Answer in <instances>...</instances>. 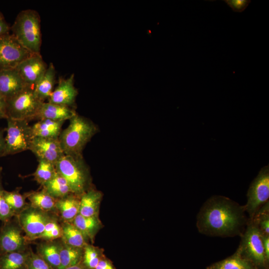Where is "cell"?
I'll return each instance as SVG.
<instances>
[{"label": "cell", "instance_id": "cell-1", "mask_svg": "<svg viewBox=\"0 0 269 269\" xmlns=\"http://www.w3.org/2000/svg\"><path fill=\"white\" fill-rule=\"evenodd\" d=\"M248 219L244 206L227 197L214 195L201 208L196 226L200 233L209 236L241 237Z\"/></svg>", "mask_w": 269, "mask_h": 269}, {"label": "cell", "instance_id": "cell-2", "mask_svg": "<svg viewBox=\"0 0 269 269\" xmlns=\"http://www.w3.org/2000/svg\"><path fill=\"white\" fill-rule=\"evenodd\" d=\"M69 121V125L59 136L61 147L65 154L83 155L84 147L99 129L91 120L77 114Z\"/></svg>", "mask_w": 269, "mask_h": 269}, {"label": "cell", "instance_id": "cell-3", "mask_svg": "<svg viewBox=\"0 0 269 269\" xmlns=\"http://www.w3.org/2000/svg\"><path fill=\"white\" fill-rule=\"evenodd\" d=\"M12 34L32 54H40L41 45L40 17L33 9H25L17 15L10 28Z\"/></svg>", "mask_w": 269, "mask_h": 269}, {"label": "cell", "instance_id": "cell-4", "mask_svg": "<svg viewBox=\"0 0 269 269\" xmlns=\"http://www.w3.org/2000/svg\"><path fill=\"white\" fill-rule=\"evenodd\" d=\"M55 167L67 181L73 194L81 196L91 188L89 168L83 155L65 154L55 164Z\"/></svg>", "mask_w": 269, "mask_h": 269}, {"label": "cell", "instance_id": "cell-5", "mask_svg": "<svg viewBox=\"0 0 269 269\" xmlns=\"http://www.w3.org/2000/svg\"><path fill=\"white\" fill-rule=\"evenodd\" d=\"M241 237L238 248L242 256L258 269H269V261L266 258L261 233L249 219L246 228Z\"/></svg>", "mask_w": 269, "mask_h": 269}, {"label": "cell", "instance_id": "cell-6", "mask_svg": "<svg viewBox=\"0 0 269 269\" xmlns=\"http://www.w3.org/2000/svg\"><path fill=\"white\" fill-rule=\"evenodd\" d=\"M43 102L35 95L33 87L27 86L18 94L6 100L7 118L27 121L36 119Z\"/></svg>", "mask_w": 269, "mask_h": 269}, {"label": "cell", "instance_id": "cell-7", "mask_svg": "<svg viewBox=\"0 0 269 269\" xmlns=\"http://www.w3.org/2000/svg\"><path fill=\"white\" fill-rule=\"evenodd\" d=\"M4 155L29 150L33 138L31 126L28 121L7 118Z\"/></svg>", "mask_w": 269, "mask_h": 269}, {"label": "cell", "instance_id": "cell-8", "mask_svg": "<svg viewBox=\"0 0 269 269\" xmlns=\"http://www.w3.org/2000/svg\"><path fill=\"white\" fill-rule=\"evenodd\" d=\"M247 202L244 205L245 212L251 220L257 210L269 198V167L266 165L260 171L250 184L247 194Z\"/></svg>", "mask_w": 269, "mask_h": 269}, {"label": "cell", "instance_id": "cell-9", "mask_svg": "<svg viewBox=\"0 0 269 269\" xmlns=\"http://www.w3.org/2000/svg\"><path fill=\"white\" fill-rule=\"evenodd\" d=\"M32 54L12 34L0 37V70L15 69Z\"/></svg>", "mask_w": 269, "mask_h": 269}, {"label": "cell", "instance_id": "cell-10", "mask_svg": "<svg viewBox=\"0 0 269 269\" xmlns=\"http://www.w3.org/2000/svg\"><path fill=\"white\" fill-rule=\"evenodd\" d=\"M50 218L45 212L30 206L20 211L18 221L29 240L38 239Z\"/></svg>", "mask_w": 269, "mask_h": 269}, {"label": "cell", "instance_id": "cell-11", "mask_svg": "<svg viewBox=\"0 0 269 269\" xmlns=\"http://www.w3.org/2000/svg\"><path fill=\"white\" fill-rule=\"evenodd\" d=\"M29 150L38 159H44L55 164L65 155L59 138L34 137Z\"/></svg>", "mask_w": 269, "mask_h": 269}, {"label": "cell", "instance_id": "cell-12", "mask_svg": "<svg viewBox=\"0 0 269 269\" xmlns=\"http://www.w3.org/2000/svg\"><path fill=\"white\" fill-rule=\"evenodd\" d=\"M47 66L40 54H32L15 69L24 83L33 88L45 73Z\"/></svg>", "mask_w": 269, "mask_h": 269}, {"label": "cell", "instance_id": "cell-13", "mask_svg": "<svg viewBox=\"0 0 269 269\" xmlns=\"http://www.w3.org/2000/svg\"><path fill=\"white\" fill-rule=\"evenodd\" d=\"M19 225L10 221L5 222L0 231V254L23 252L25 247V239L21 234Z\"/></svg>", "mask_w": 269, "mask_h": 269}, {"label": "cell", "instance_id": "cell-14", "mask_svg": "<svg viewBox=\"0 0 269 269\" xmlns=\"http://www.w3.org/2000/svg\"><path fill=\"white\" fill-rule=\"evenodd\" d=\"M74 86V74L68 78L59 77L58 85L48 98V102L74 108L78 95Z\"/></svg>", "mask_w": 269, "mask_h": 269}, {"label": "cell", "instance_id": "cell-15", "mask_svg": "<svg viewBox=\"0 0 269 269\" xmlns=\"http://www.w3.org/2000/svg\"><path fill=\"white\" fill-rule=\"evenodd\" d=\"M27 86L15 69L0 70V94L7 100Z\"/></svg>", "mask_w": 269, "mask_h": 269}, {"label": "cell", "instance_id": "cell-16", "mask_svg": "<svg viewBox=\"0 0 269 269\" xmlns=\"http://www.w3.org/2000/svg\"><path fill=\"white\" fill-rule=\"evenodd\" d=\"M76 114L74 108L44 102L41 106L36 119L65 122L69 120Z\"/></svg>", "mask_w": 269, "mask_h": 269}, {"label": "cell", "instance_id": "cell-17", "mask_svg": "<svg viewBox=\"0 0 269 269\" xmlns=\"http://www.w3.org/2000/svg\"><path fill=\"white\" fill-rule=\"evenodd\" d=\"M80 196L71 193L57 200L55 208L64 222H71L79 213Z\"/></svg>", "mask_w": 269, "mask_h": 269}, {"label": "cell", "instance_id": "cell-18", "mask_svg": "<svg viewBox=\"0 0 269 269\" xmlns=\"http://www.w3.org/2000/svg\"><path fill=\"white\" fill-rule=\"evenodd\" d=\"M64 122L40 119L31 126L34 137L58 138Z\"/></svg>", "mask_w": 269, "mask_h": 269}, {"label": "cell", "instance_id": "cell-19", "mask_svg": "<svg viewBox=\"0 0 269 269\" xmlns=\"http://www.w3.org/2000/svg\"><path fill=\"white\" fill-rule=\"evenodd\" d=\"M102 197L101 192L92 188L84 193L80 196L79 214L85 217L98 215Z\"/></svg>", "mask_w": 269, "mask_h": 269}, {"label": "cell", "instance_id": "cell-20", "mask_svg": "<svg viewBox=\"0 0 269 269\" xmlns=\"http://www.w3.org/2000/svg\"><path fill=\"white\" fill-rule=\"evenodd\" d=\"M71 222L83 234L86 240H90L92 242L102 227L98 215L85 217L78 214Z\"/></svg>", "mask_w": 269, "mask_h": 269}, {"label": "cell", "instance_id": "cell-21", "mask_svg": "<svg viewBox=\"0 0 269 269\" xmlns=\"http://www.w3.org/2000/svg\"><path fill=\"white\" fill-rule=\"evenodd\" d=\"M55 82V68L53 63H50L42 78L33 87L37 97L43 102L48 99L53 91Z\"/></svg>", "mask_w": 269, "mask_h": 269}, {"label": "cell", "instance_id": "cell-22", "mask_svg": "<svg viewBox=\"0 0 269 269\" xmlns=\"http://www.w3.org/2000/svg\"><path fill=\"white\" fill-rule=\"evenodd\" d=\"M206 269H258L250 261L241 254L239 248L232 256L215 263Z\"/></svg>", "mask_w": 269, "mask_h": 269}, {"label": "cell", "instance_id": "cell-23", "mask_svg": "<svg viewBox=\"0 0 269 269\" xmlns=\"http://www.w3.org/2000/svg\"><path fill=\"white\" fill-rule=\"evenodd\" d=\"M42 186L44 191L56 199L73 193L67 181L57 171L54 177Z\"/></svg>", "mask_w": 269, "mask_h": 269}, {"label": "cell", "instance_id": "cell-24", "mask_svg": "<svg viewBox=\"0 0 269 269\" xmlns=\"http://www.w3.org/2000/svg\"><path fill=\"white\" fill-rule=\"evenodd\" d=\"M83 248L72 247L63 242L60 244V265L58 269H64L81 263Z\"/></svg>", "mask_w": 269, "mask_h": 269}, {"label": "cell", "instance_id": "cell-25", "mask_svg": "<svg viewBox=\"0 0 269 269\" xmlns=\"http://www.w3.org/2000/svg\"><path fill=\"white\" fill-rule=\"evenodd\" d=\"M29 252H14L1 254L0 269H26Z\"/></svg>", "mask_w": 269, "mask_h": 269}, {"label": "cell", "instance_id": "cell-26", "mask_svg": "<svg viewBox=\"0 0 269 269\" xmlns=\"http://www.w3.org/2000/svg\"><path fill=\"white\" fill-rule=\"evenodd\" d=\"M62 242L69 246L83 248L87 244L83 234L72 223L64 222L62 226Z\"/></svg>", "mask_w": 269, "mask_h": 269}, {"label": "cell", "instance_id": "cell-27", "mask_svg": "<svg viewBox=\"0 0 269 269\" xmlns=\"http://www.w3.org/2000/svg\"><path fill=\"white\" fill-rule=\"evenodd\" d=\"M37 254L54 269H58L60 265V244L47 243L37 247Z\"/></svg>", "mask_w": 269, "mask_h": 269}, {"label": "cell", "instance_id": "cell-28", "mask_svg": "<svg viewBox=\"0 0 269 269\" xmlns=\"http://www.w3.org/2000/svg\"><path fill=\"white\" fill-rule=\"evenodd\" d=\"M27 198L30 201L31 207L45 212L55 208L57 200L43 189L40 191L29 193L27 194Z\"/></svg>", "mask_w": 269, "mask_h": 269}, {"label": "cell", "instance_id": "cell-29", "mask_svg": "<svg viewBox=\"0 0 269 269\" xmlns=\"http://www.w3.org/2000/svg\"><path fill=\"white\" fill-rule=\"evenodd\" d=\"M38 160V164L33 176L35 180L43 186L54 177L57 171L55 164L44 159Z\"/></svg>", "mask_w": 269, "mask_h": 269}, {"label": "cell", "instance_id": "cell-30", "mask_svg": "<svg viewBox=\"0 0 269 269\" xmlns=\"http://www.w3.org/2000/svg\"><path fill=\"white\" fill-rule=\"evenodd\" d=\"M103 255L100 249L87 243L83 248L81 263L85 269H95Z\"/></svg>", "mask_w": 269, "mask_h": 269}, {"label": "cell", "instance_id": "cell-31", "mask_svg": "<svg viewBox=\"0 0 269 269\" xmlns=\"http://www.w3.org/2000/svg\"><path fill=\"white\" fill-rule=\"evenodd\" d=\"M249 221L259 228L262 234L269 236V201L262 206Z\"/></svg>", "mask_w": 269, "mask_h": 269}, {"label": "cell", "instance_id": "cell-32", "mask_svg": "<svg viewBox=\"0 0 269 269\" xmlns=\"http://www.w3.org/2000/svg\"><path fill=\"white\" fill-rule=\"evenodd\" d=\"M2 195L5 201L15 214L21 210L25 205L24 198L18 191L8 192L2 190Z\"/></svg>", "mask_w": 269, "mask_h": 269}, {"label": "cell", "instance_id": "cell-33", "mask_svg": "<svg viewBox=\"0 0 269 269\" xmlns=\"http://www.w3.org/2000/svg\"><path fill=\"white\" fill-rule=\"evenodd\" d=\"M62 235L61 227L55 220L51 219L46 224L43 232L38 239L50 241L61 238Z\"/></svg>", "mask_w": 269, "mask_h": 269}, {"label": "cell", "instance_id": "cell-34", "mask_svg": "<svg viewBox=\"0 0 269 269\" xmlns=\"http://www.w3.org/2000/svg\"><path fill=\"white\" fill-rule=\"evenodd\" d=\"M26 269H54L37 254L29 252Z\"/></svg>", "mask_w": 269, "mask_h": 269}, {"label": "cell", "instance_id": "cell-35", "mask_svg": "<svg viewBox=\"0 0 269 269\" xmlns=\"http://www.w3.org/2000/svg\"><path fill=\"white\" fill-rule=\"evenodd\" d=\"M2 191V189H0V220L5 223L10 221L15 214L5 201Z\"/></svg>", "mask_w": 269, "mask_h": 269}, {"label": "cell", "instance_id": "cell-36", "mask_svg": "<svg viewBox=\"0 0 269 269\" xmlns=\"http://www.w3.org/2000/svg\"><path fill=\"white\" fill-rule=\"evenodd\" d=\"M227 5L235 12H242L250 3V0H224Z\"/></svg>", "mask_w": 269, "mask_h": 269}, {"label": "cell", "instance_id": "cell-37", "mask_svg": "<svg viewBox=\"0 0 269 269\" xmlns=\"http://www.w3.org/2000/svg\"><path fill=\"white\" fill-rule=\"evenodd\" d=\"M95 269H116L112 263L103 255Z\"/></svg>", "mask_w": 269, "mask_h": 269}, {"label": "cell", "instance_id": "cell-38", "mask_svg": "<svg viewBox=\"0 0 269 269\" xmlns=\"http://www.w3.org/2000/svg\"><path fill=\"white\" fill-rule=\"evenodd\" d=\"M10 28L0 12V37L9 33Z\"/></svg>", "mask_w": 269, "mask_h": 269}, {"label": "cell", "instance_id": "cell-39", "mask_svg": "<svg viewBox=\"0 0 269 269\" xmlns=\"http://www.w3.org/2000/svg\"><path fill=\"white\" fill-rule=\"evenodd\" d=\"M6 100L0 94V119H7Z\"/></svg>", "mask_w": 269, "mask_h": 269}, {"label": "cell", "instance_id": "cell-40", "mask_svg": "<svg viewBox=\"0 0 269 269\" xmlns=\"http://www.w3.org/2000/svg\"><path fill=\"white\" fill-rule=\"evenodd\" d=\"M261 236L266 258L269 261V236L262 234Z\"/></svg>", "mask_w": 269, "mask_h": 269}, {"label": "cell", "instance_id": "cell-41", "mask_svg": "<svg viewBox=\"0 0 269 269\" xmlns=\"http://www.w3.org/2000/svg\"><path fill=\"white\" fill-rule=\"evenodd\" d=\"M3 134L4 130H0V157L4 155L5 141Z\"/></svg>", "mask_w": 269, "mask_h": 269}, {"label": "cell", "instance_id": "cell-42", "mask_svg": "<svg viewBox=\"0 0 269 269\" xmlns=\"http://www.w3.org/2000/svg\"><path fill=\"white\" fill-rule=\"evenodd\" d=\"M64 269H85L81 263L66 268Z\"/></svg>", "mask_w": 269, "mask_h": 269}, {"label": "cell", "instance_id": "cell-43", "mask_svg": "<svg viewBox=\"0 0 269 269\" xmlns=\"http://www.w3.org/2000/svg\"></svg>", "mask_w": 269, "mask_h": 269}, {"label": "cell", "instance_id": "cell-44", "mask_svg": "<svg viewBox=\"0 0 269 269\" xmlns=\"http://www.w3.org/2000/svg\"><path fill=\"white\" fill-rule=\"evenodd\" d=\"M0 189H1V188H0Z\"/></svg>", "mask_w": 269, "mask_h": 269}]
</instances>
